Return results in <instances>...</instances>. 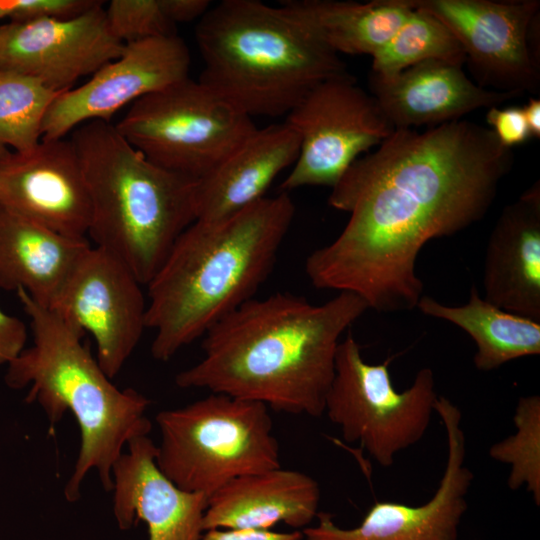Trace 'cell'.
I'll return each instance as SVG.
<instances>
[{
  "label": "cell",
  "instance_id": "6da1fadb",
  "mask_svg": "<svg viewBox=\"0 0 540 540\" xmlns=\"http://www.w3.org/2000/svg\"><path fill=\"white\" fill-rule=\"evenodd\" d=\"M513 163L512 149L475 122L395 129L331 188L329 205L350 217L335 240L307 257L309 280L354 293L377 312L416 308L422 248L480 221Z\"/></svg>",
  "mask_w": 540,
  "mask_h": 540
},
{
  "label": "cell",
  "instance_id": "7a4b0ae2",
  "mask_svg": "<svg viewBox=\"0 0 540 540\" xmlns=\"http://www.w3.org/2000/svg\"><path fill=\"white\" fill-rule=\"evenodd\" d=\"M368 309L345 291L320 305L286 292L252 298L205 333L202 358L175 383L320 417L341 336Z\"/></svg>",
  "mask_w": 540,
  "mask_h": 540
},
{
  "label": "cell",
  "instance_id": "3957f363",
  "mask_svg": "<svg viewBox=\"0 0 540 540\" xmlns=\"http://www.w3.org/2000/svg\"><path fill=\"white\" fill-rule=\"evenodd\" d=\"M295 216L286 192L215 220H195L147 286L151 354L170 360L254 298L273 268Z\"/></svg>",
  "mask_w": 540,
  "mask_h": 540
},
{
  "label": "cell",
  "instance_id": "277c9868",
  "mask_svg": "<svg viewBox=\"0 0 540 540\" xmlns=\"http://www.w3.org/2000/svg\"><path fill=\"white\" fill-rule=\"evenodd\" d=\"M17 297L30 319L33 342L7 365L6 384L30 386L26 401L37 402L51 425L70 412L80 428L81 444L73 472L64 488L67 501L80 498L89 471L112 491V468L131 439L146 436L150 400L138 391L119 389L83 344L84 332L49 307L18 289Z\"/></svg>",
  "mask_w": 540,
  "mask_h": 540
},
{
  "label": "cell",
  "instance_id": "5b68a950",
  "mask_svg": "<svg viewBox=\"0 0 540 540\" xmlns=\"http://www.w3.org/2000/svg\"><path fill=\"white\" fill-rule=\"evenodd\" d=\"M199 81L249 117L287 115L316 85L347 73L339 55L283 6L223 0L198 20Z\"/></svg>",
  "mask_w": 540,
  "mask_h": 540
},
{
  "label": "cell",
  "instance_id": "8992f818",
  "mask_svg": "<svg viewBox=\"0 0 540 540\" xmlns=\"http://www.w3.org/2000/svg\"><path fill=\"white\" fill-rule=\"evenodd\" d=\"M69 138L90 197L87 236L146 286L196 220L197 180L149 161L112 122L84 123Z\"/></svg>",
  "mask_w": 540,
  "mask_h": 540
},
{
  "label": "cell",
  "instance_id": "52a82bcc",
  "mask_svg": "<svg viewBox=\"0 0 540 540\" xmlns=\"http://www.w3.org/2000/svg\"><path fill=\"white\" fill-rule=\"evenodd\" d=\"M156 463L179 488L211 496L231 480L281 467L268 407L210 393L156 416Z\"/></svg>",
  "mask_w": 540,
  "mask_h": 540
},
{
  "label": "cell",
  "instance_id": "ba28073f",
  "mask_svg": "<svg viewBox=\"0 0 540 540\" xmlns=\"http://www.w3.org/2000/svg\"><path fill=\"white\" fill-rule=\"evenodd\" d=\"M115 126L149 161L196 180L257 128L251 117L190 77L137 100Z\"/></svg>",
  "mask_w": 540,
  "mask_h": 540
},
{
  "label": "cell",
  "instance_id": "9c48e42d",
  "mask_svg": "<svg viewBox=\"0 0 540 540\" xmlns=\"http://www.w3.org/2000/svg\"><path fill=\"white\" fill-rule=\"evenodd\" d=\"M389 361L367 363L352 334L341 340L324 413L348 443H358L382 467L425 435L438 398L432 369H420L411 386L397 391Z\"/></svg>",
  "mask_w": 540,
  "mask_h": 540
},
{
  "label": "cell",
  "instance_id": "30bf717a",
  "mask_svg": "<svg viewBox=\"0 0 540 540\" xmlns=\"http://www.w3.org/2000/svg\"><path fill=\"white\" fill-rule=\"evenodd\" d=\"M299 154L281 192L305 186L333 188L361 154L395 130L375 98L348 72L316 85L287 115Z\"/></svg>",
  "mask_w": 540,
  "mask_h": 540
},
{
  "label": "cell",
  "instance_id": "8fae6325",
  "mask_svg": "<svg viewBox=\"0 0 540 540\" xmlns=\"http://www.w3.org/2000/svg\"><path fill=\"white\" fill-rule=\"evenodd\" d=\"M455 36L477 85L498 92L537 93L538 0H408Z\"/></svg>",
  "mask_w": 540,
  "mask_h": 540
},
{
  "label": "cell",
  "instance_id": "7c38bea8",
  "mask_svg": "<svg viewBox=\"0 0 540 540\" xmlns=\"http://www.w3.org/2000/svg\"><path fill=\"white\" fill-rule=\"evenodd\" d=\"M141 286L117 257L90 245L49 306L93 336L97 362L110 379L120 372L146 328Z\"/></svg>",
  "mask_w": 540,
  "mask_h": 540
},
{
  "label": "cell",
  "instance_id": "4fadbf2b",
  "mask_svg": "<svg viewBox=\"0 0 540 540\" xmlns=\"http://www.w3.org/2000/svg\"><path fill=\"white\" fill-rule=\"evenodd\" d=\"M434 409L447 436V460L434 495L417 506L376 501L351 528L337 525L330 513L319 512L317 523L301 530L304 540H459L474 475L465 462L460 409L444 396H438Z\"/></svg>",
  "mask_w": 540,
  "mask_h": 540
},
{
  "label": "cell",
  "instance_id": "5bb4252c",
  "mask_svg": "<svg viewBox=\"0 0 540 540\" xmlns=\"http://www.w3.org/2000/svg\"><path fill=\"white\" fill-rule=\"evenodd\" d=\"M190 64L189 49L177 34L124 44L119 57L54 100L44 117L42 139L68 137L90 121L111 122L124 107L188 78Z\"/></svg>",
  "mask_w": 540,
  "mask_h": 540
},
{
  "label": "cell",
  "instance_id": "9a60e30c",
  "mask_svg": "<svg viewBox=\"0 0 540 540\" xmlns=\"http://www.w3.org/2000/svg\"><path fill=\"white\" fill-rule=\"evenodd\" d=\"M102 3L72 18L0 25V69L38 79L56 92L72 89L123 50Z\"/></svg>",
  "mask_w": 540,
  "mask_h": 540
},
{
  "label": "cell",
  "instance_id": "2e32d148",
  "mask_svg": "<svg viewBox=\"0 0 540 540\" xmlns=\"http://www.w3.org/2000/svg\"><path fill=\"white\" fill-rule=\"evenodd\" d=\"M0 206L52 231L87 238L90 197L70 138L42 139L0 159Z\"/></svg>",
  "mask_w": 540,
  "mask_h": 540
},
{
  "label": "cell",
  "instance_id": "e0dca14e",
  "mask_svg": "<svg viewBox=\"0 0 540 540\" xmlns=\"http://www.w3.org/2000/svg\"><path fill=\"white\" fill-rule=\"evenodd\" d=\"M157 446L131 439L112 468L113 514L121 530L146 523L148 540H200L208 497L183 490L159 469Z\"/></svg>",
  "mask_w": 540,
  "mask_h": 540
},
{
  "label": "cell",
  "instance_id": "ac0fdd59",
  "mask_svg": "<svg viewBox=\"0 0 540 540\" xmlns=\"http://www.w3.org/2000/svg\"><path fill=\"white\" fill-rule=\"evenodd\" d=\"M463 66L430 60L391 77L370 75L371 95L394 129L432 127L480 108H492L520 96L480 87Z\"/></svg>",
  "mask_w": 540,
  "mask_h": 540
},
{
  "label": "cell",
  "instance_id": "d6986e66",
  "mask_svg": "<svg viewBox=\"0 0 540 540\" xmlns=\"http://www.w3.org/2000/svg\"><path fill=\"white\" fill-rule=\"evenodd\" d=\"M484 299L540 323V184L507 205L489 236Z\"/></svg>",
  "mask_w": 540,
  "mask_h": 540
},
{
  "label": "cell",
  "instance_id": "ffe728a7",
  "mask_svg": "<svg viewBox=\"0 0 540 540\" xmlns=\"http://www.w3.org/2000/svg\"><path fill=\"white\" fill-rule=\"evenodd\" d=\"M320 497L316 480L297 470L244 475L208 497L203 529L271 530L284 523L303 530L317 517Z\"/></svg>",
  "mask_w": 540,
  "mask_h": 540
},
{
  "label": "cell",
  "instance_id": "44dd1931",
  "mask_svg": "<svg viewBox=\"0 0 540 540\" xmlns=\"http://www.w3.org/2000/svg\"><path fill=\"white\" fill-rule=\"evenodd\" d=\"M299 148V137L286 122L256 128L197 180L196 220L220 219L265 197L275 178L293 166Z\"/></svg>",
  "mask_w": 540,
  "mask_h": 540
},
{
  "label": "cell",
  "instance_id": "7402d4cb",
  "mask_svg": "<svg viewBox=\"0 0 540 540\" xmlns=\"http://www.w3.org/2000/svg\"><path fill=\"white\" fill-rule=\"evenodd\" d=\"M90 245L0 206V288L49 307Z\"/></svg>",
  "mask_w": 540,
  "mask_h": 540
},
{
  "label": "cell",
  "instance_id": "603a6c76",
  "mask_svg": "<svg viewBox=\"0 0 540 540\" xmlns=\"http://www.w3.org/2000/svg\"><path fill=\"white\" fill-rule=\"evenodd\" d=\"M281 6L333 52L374 56L413 8L408 0H286Z\"/></svg>",
  "mask_w": 540,
  "mask_h": 540
},
{
  "label": "cell",
  "instance_id": "cb8c5ba5",
  "mask_svg": "<svg viewBox=\"0 0 540 540\" xmlns=\"http://www.w3.org/2000/svg\"><path fill=\"white\" fill-rule=\"evenodd\" d=\"M416 308L465 331L476 344L473 362L480 371H491L512 360L540 353V323L488 302L474 285L464 305H445L422 295Z\"/></svg>",
  "mask_w": 540,
  "mask_h": 540
},
{
  "label": "cell",
  "instance_id": "d4e9b609",
  "mask_svg": "<svg viewBox=\"0 0 540 540\" xmlns=\"http://www.w3.org/2000/svg\"><path fill=\"white\" fill-rule=\"evenodd\" d=\"M430 60L463 66L466 55L458 40L441 21L423 10L413 8L391 39L372 56L371 74L391 77Z\"/></svg>",
  "mask_w": 540,
  "mask_h": 540
},
{
  "label": "cell",
  "instance_id": "484cf974",
  "mask_svg": "<svg viewBox=\"0 0 540 540\" xmlns=\"http://www.w3.org/2000/svg\"><path fill=\"white\" fill-rule=\"evenodd\" d=\"M62 93L38 79L0 69V159L10 152H29L39 144L44 117Z\"/></svg>",
  "mask_w": 540,
  "mask_h": 540
},
{
  "label": "cell",
  "instance_id": "4316f807",
  "mask_svg": "<svg viewBox=\"0 0 540 540\" xmlns=\"http://www.w3.org/2000/svg\"><path fill=\"white\" fill-rule=\"evenodd\" d=\"M513 421L515 433L493 444L489 456L509 466L507 479L511 490L525 487L540 505V397L518 399Z\"/></svg>",
  "mask_w": 540,
  "mask_h": 540
},
{
  "label": "cell",
  "instance_id": "83f0119b",
  "mask_svg": "<svg viewBox=\"0 0 540 540\" xmlns=\"http://www.w3.org/2000/svg\"><path fill=\"white\" fill-rule=\"evenodd\" d=\"M105 15L110 32L123 44L176 34L161 0H112Z\"/></svg>",
  "mask_w": 540,
  "mask_h": 540
},
{
  "label": "cell",
  "instance_id": "f1b7e54d",
  "mask_svg": "<svg viewBox=\"0 0 540 540\" xmlns=\"http://www.w3.org/2000/svg\"><path fill=\"white\" fill-rule=\"evenodd\" d=\"M99 0H0V19L28 22L67 19L88 11Z\"/></svg>",
  "mask_w": 540,
  "mask_h": 540
},
{
  "label": "cell",
  "instance_id": "f546056e",
  "mask_svg": "<svg viewBox=\"0 0 540 540\" xmlns=\"http://www.w3.org/2000/svg\"><path fill=\"white\" fill-rule=\"evenodd\" d=\"M486 122L499 142L512 148L527 141L531 132L524 117L522 107H492L486 114Z\"/></svg>",
  "mask_w": 540,
  "mask_h": 540
},
{
  "label": "cell",
  "instance_id": "4dcf8cb0",
  "mask_svg": "<svg viewBox=\"0 0 540 540\" xmlns=\"http://www.w3.org/2000/svg\"><path fill=\"white\" fill-rule=\"evenodd\" d=\"M27 340L25 323L0 309V365H8L24 349Z\"/></svg>",
  "mask_w": 540,
  "mask_h": 540
},
{
  "label": "cell",
  "instance_id": "1f68e13d",
  "mask_svg": "<svg viewBox=\"0 0 540 540\" xmlns=\"http://www.w3.org/2000/svg\"><path fill=\"white\" fill-rule=\"evenodd\" d=\"M200 540H304L301 530L277 532L257 529H210Z\"/></svg>",
  "mask_w": 540,
  "mask_h": 540
},
{
  "label": "cell",
  "instance_id": "d6a6232c",
  "mask_svg": "<svg viewBox=\"0 0 540 540\" xmlns=\"http://www.w3.org/2000/svg\"><path fill=\"white\" fill-rule=\"evenodd\" d=\"M168 18L177 26L200 19L210 8L208 0H161Z\"/></svg>",
  "mask_w": 540,
  "mask_h": 540
},
{
  "label": "cell",
  "instance_id": "836d02e7",
  "mask_svg": "<svg viewBox=\"0 0 540 540\" xmlns=\"http://www.w3.org/2000/svg\"><path fill=\"white\" fill-rule=\"evenodd\" d=\"M532 137H540V100L530 98L522 107Z\"/></svg>",
  "mask_w": 540,
  "mask_h": 540
}]
</instances>
